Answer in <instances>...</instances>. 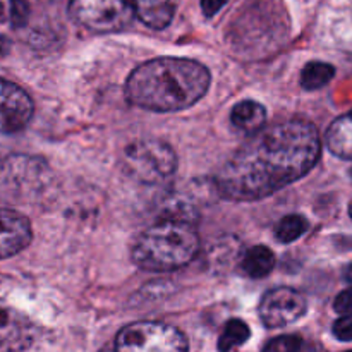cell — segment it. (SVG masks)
Segmentation results:
<instances>
[{"label":"cell","instance_id":"1","mask_svg":"<svg viewBox=\"0 0 352 352\" xmlns=\"http://www.w3.org/2000/svg\"><path fill=\"white\" fill-rule=\"evenodd\" d=\"M322 144L308 120L289 119L261 127L222 165L215 177L220 196L256 201L305 177L318 162Z\"/></svg>","mask_w":352,"mask_h":352},{"label":"cell","instance_id":"2","mask_svg":"<svg viewBox=\"0 0 352 352\" xmlns=\"http://www.w3.org/2000/svg\"><path fill=\"white\" fill-rule=\"evenodd\" d=\"M210 71L189 58L160 57L141 64L126 82L129 103L150 112H179L206 95Z\"/></svg>","mask_w":352,"mask_h":352},{"label":"cell","instance_id":"3","mask_svg":"<svg viewBox=\"0 0 352 352\" xmlns=\"http://www.w3.org/2000/svg\"><path fill=\"white\" fill-rule=\"evenodd\" d=\"M198 251L199 237L191 223L164 219L134 239L131 256L143 270L172 272L191 263Z\"/></svg>","mask_w":352,"mask_h":352},{"label":"cell","instance_id":"4","mask_svg":"<svg viewBox=\"0 0 352 352\" xmlns=\"http://www.w3.org/2000/svg\"><path fill=\"white\" fill-rule=\"evenodd\" d=\"M122 168L141 184L160 186L170 181L177 170V157L164 141L140 140L124 150Z\"/></svg>","mask_w":352,"mask_h":352},{"label":"cell","instance_id":"5","mask_svg":"<svg viewBox=\"0 0 352 352\" xmlns=\"http://www.w3.org/2000/svg\"><path fill=\"white\" fill-rule=\"evenodd\" d=\"M69 14L79 26L93 33H117L133 24L129 0H71Z\"/></svg>","mask_w":352,"mask_h":352},{"label":"cell","instance_id":"6","mask_svg":"<svg viewBox=\"0 0 352 352\" xmlns=\"http://www.w3.org/2000/svg\"><path fill=\"white\" fill-rule=\"evenodd\" d=\"M188 340L175 327L158 322L131 323L116 339L117 351L175 352L188 351Z\"/></svg>","mask_w":352,"mask_h":352},{"label":"cell","instance_id":"7","mask_svg":"<svg viewBox=\"0 0 352 352\" xmlns=\"http://www.w3.org/2000/svg\"><path fill=\"white\" fill-rule=\"evenodd\" d=\"M306 299L291 287L268 291L260 302V318L268 329H284L306 315Z\"/></svg>","mask_w":352,"mask_h":352},{"label":"cell","instance_id":"8","mask_svg":"<svg viewBox=\"0 0 352 352\" xmlns=\"http://www.w3.org/2000/svg\"><path fill=\"white\" fill-rule=\"evenodd\" d=\"M33 117V102L21 86L0 79V134L24 129Z\"/></svg>","mask_w":352,"mask_h":352},{"label":"cell","instance_id":"9","mask_svg":"<svg viewBox=\"0 0 352 352\" xmlns=\"http://www.w3.org/2000/svg\"><path fill=\"white\" fill-rule=\"evenodd\" d=\"M34 327L16 308L0 299V351H24L34 342Z\"/></svg>","mask_w":352,"mask_h":352},{"label":"cell","instance_id":"10","mask_svg":"<svg viewBox=\"0 0 352 352\" xmlns=\"http://www.w3.org/2000/svg\"><path fill=\"white\" fill-rule=\"evenodd\" d=\"M31 223L14 210L0 208V260L21 253L31 243Z\"/></svg>","mask_w":352,"mask_h":352},{"label":"cell","instance_id":"11","mask_svg":"<svg viewBox=\"0 0 352 352\" xmlns=\"http://www.w3.org/2000/svg\"><path fill=\"white\" fill-rule=\"evenodd\" d=\"M134 14L151 30H164L170 24L179 0H129Z\"/></svg>","mask_w":352,"mask_h":352},{"label":"cell","instance_id":"12","mask_svg":"<svg viewBox=\"0 0 352 352\" xmlns=\"http://www.w3.org/2000/svg\"><path fill=\"white\" fill-rule=\"evenodd\" d=\"M265 120H267V110L254 100L239 102L237 105H234L232 112H230V122L243 133H256L265 126Z\"/></svg>","mask_w":352,"mask_h":352},{"label":"cell","instance_id":"13","mask_svg":"<svg viewBox=\"0 0 352 352\" xmlns=\"http://www.w3.org/2000/svg\"><path fill=\"white\" fill-rule=\"evenodd\" d=\"M327 146L336 157L352 160V112L333 120L327 133Z\"/></svg>","mask_w":352,"mask_h":352},{"label":"cell","instance_id":"14","mask_svg":"<svg viewBox=\"0 0 352 352\" xmlns=\"http://www.w3.org/2000/svg\"><path fill=\"white\" fill-rule=\"evenodd\" d=\"M275 256L267 246H253L243 258L244 274L253 278H263L274 270Z\"/></svg>","mask_w":352,"mask_h":352},{"label":"cell","instance_id":"15","mask_svg":"<svg viewBox=\"0 0 352 352\" xmlns=\"http://www.w3.org/2000/svg\"><path fill=\"white\" fill-rule=\"evenodd\" d=\"M333 74H336V67L327 62H308L301 71V86L308 91H315L329 85Z\"/></svg>","mask_w":352,"mask_h":352},{"label":"cell","instance_id":"16","mask_svg":"<svg viewBox=\"0 0 352 352\" xmlns=\"http://www.w3.org/2000/svg\"><path fill=\"white\" fill-rule=\"evenodd\" d=\"M308 227V220L302 215H296V213L294 215H287L275 227V237H277V241H280L284 244L294 243L299 237L305 236Z\"/></svg>","mask_w":352,"mask_h":352},{"label":"cell","instance_id":"17","mask_svg":"<svg viewBox=\"0 0 352 352\" xmlns=\"http://www.w3.org/2000/svg\"><path fill=\"white\" fill-rule=\"evenodd\" d=\"M251 332L250 327L243 322V320H230L227 322L226 329H223L222 336L219 339V349L220 351H232L243 346L248 339H250Z\"/></svg>","mask_w":352,"mask_h":352},{"label":"cell","instance_id":"18","mask_svg":"<svg viewBox=\"0 0 352 352\" xmlns=\"http://www.w3.org/2000/svg\"><path fill=\"white\" fill-rule=\"evenodd\" d=\"M302 347V339L298 336H284L277 337L272 340L270 344L265 346V351H275V352H296Z\"/></svg>","mask_w":352,"mask_h":352},{"label":"cell","instance_id":"19","mask_svg":"<svg viewBox=\"0 0 352 352\" xmlns=\"http://www.w3.org/2000/svg\"><path fill=\"white\" fill-rule=\"evenodd\" d=\"M30 3L28 0H10V23L14 28H21L30 19Z\"/></svg>","mask_w":352,"mask_h":352},{"label":"cell","instance_id":"20","mask_svg":"<svg viewBox=\"0 0 352 352\" xmlns=\"http://www.w3.org/2000/svg\"><path fill=\"white\" fill-rule=\"evenodd\" d=\"M333 336L342 342H352V315H342L333 323Z\"/></svg>","mask_w":352,"mask_h":352},{"label":"cell","instance_id":"21","mask_svg":"<svg viewBox=\"0 0 352 352\" xmlns=\"http://www.w3.org/2000/svg\"><path fill=\"white\" fill-rule=\"evenodd\" d=\"M333 309L339 315H352V287L340 292L333 301Z\"/></svg>","mask_w":352,"mask_h":352},{"label":"cell","instance_id":"22","mask_svg":"<svg viewBox=\"0 0 352 352\" xmlns=\"http://www.w3.org/2000/svg\"><path fill=\"white\" fill-rule=\"evenodd\" d=\"M229 0H201V10L206 17H213Z\"/></svg>","mask_w":352,"mask_h":352},{"label":"cell","instance_id":"23","mask_svg":"<svg viewBox=\"0 0 352 352\" xmlns=\"http://www.w3.org/2000/svg\"><path fill=\"white\" fill-rule=\"evenodd\" d=\"M344 277H346L347 282H351L352 284V265H349V267L346 268V272H344Z\"/></svg>","mask_w":352,"mask_h":352},{"label":"cell","instance_id":"24","mask_svg":"<svg viewBox=\"0 0 352 352\" xmlns=\"http://www.w3.org/2000/svg\"><path fill=\"white\" fill-rule=\"evenodd\" d=\"M2 17H3V7L2 3H0V21H2Z\"/></svg>","mask_w":352,"mask_h":352},{"label":"cell","instance_id":"25","mask_svg":"<svg viewBox=\"0 0 352 352\" xmlns=\"http://www.w3.org/2000/svg\"><path fill=\"white\" fill-rule=\"evenodd\" d=\"M351 217H352V205H351Z\"/></svg>","mask_w":352,"mask_h":352},{"label":"cell","instance_id":"26","mask_svg":"<svg viewBox=\"0 0 352 352\" xmlns=\"http://www.w3.org/2000/svg\"><path fill=\"white\" fill-rule=\"evenodd\" d=\"M351 174H352V170H351Z\"/></svg>","mask_w":352,"mask_h":352}]
</instances>
